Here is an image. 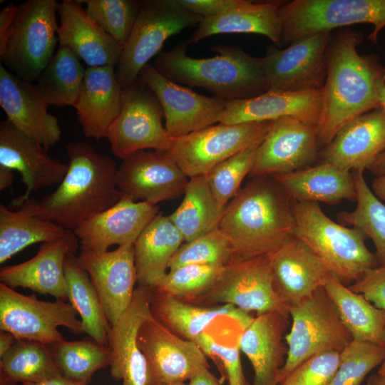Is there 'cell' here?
<instances>
[{
  "instance_id": "11a10c76",
  "label": "cell",
  "mask_w": 385,
  "mask_h": 385,
  "mask_svg": "<svg viewBox=\"0 0 385 385\" xmlns=\"http://www.w3.org/2000/svg\"><path fill=\"white\" fill-rule=\"evenodd\" d=\"M23 385H84L66 378L62 375L51 377L39 382L25 383Z\"/></svg>"
},
{
  "instance_id": "e7e4bbea",
  "label": "cell",
  "mask_w": 385,
  "mask_h": 385,
  "mask_svg": "<svg viewBox=\"0 0 385 385\" xmlns=\"http://www.w3.org/2000/svg\"><path fill=\"white\" fill-rule=\"evenodd\" d=\"M381 108L385 111V96H384L381 101Z\"/></svg>"
},
{
  "instance_id": "680465c9",
  "label": "cell",
  "mask_w": 385,
  "mask_h": 385,
  "mask_svg": "<svg viewBox=\"0 0 385 385\" xmlns=\"http://www.w3.org/2000/svg\"><path fill=\"white\" fill-rule=\"evenodd\" d=\"M368 170L376 177L385 175V150L378 156Z\"/></svg>"
},
{
  "instance_id": "91938a15",
  "label": "cell",
  "mask_w": 385,
  "mask_h": 385,
  "mask_svg": "<svg viewBox=\"0 0 385 385\" xmlns=\"http://www.w3.org/2000/svg\"><path fill=\"white\" fill-rule=\"evenodd\" d=\"M372 190L374 195L385 202V175L374 178L372 183Z\"/></svg>"
},
{
  "instance_id": "6f0895ef",
  "label": "cell",
  "mask_w": 385,
  "mask_h": 385,
  "mask_svg": "<svg viewBox=\"0 0 385 385\" xmlns=\"http://www.w3.org/2000/svg\"><path fill=\"white\" fill-rule=\"evenodd\" d=\"M16 342V338L10 333L1 331L0 334V357L6 354Z\"/></svg>"
},
{
  "instance_id": "3957f363",
  "label": "cell",
  "mask_w": 385,
  "mask_h": 385,
  "mask_svg": "<svg viewBox=\"0 0 385 385\" xmlns=\"http://www.w3.org/2000/svg\"><path fill=\"white\" fill-rule=\"evenodd\" d=\"M292 203L272 177H254L227 205L219 228L228 240L233 260L272 253L292 237Z\"/></svg>"
},
{
  "instance_id": "8d00e7d4",
  "label": "cell",
  "mask_w": 385,
  "mask_h": 385,
  "mask_svg": "<svg viewBox=\"0 0 385 385\" xmlns=\"http://www.w3.org/2000/svg\"><path fill=\"white\" fill-rule=\"evenodd\" d=\"M72 232L52 221L0 204V263L29 245L55 241Z\"/></svg>"
},
{
  "instance_id": "4316f807",
  "label": "cell",
  "mask_w": 385,
  "mask_h": 385,
  "mask_svg": "<svg viewBox=\"0 0 385 385\" xmlns=\"http://www.w3.org/2000/svg\"><path fill=\"white\" fill-rule=\"evenodd\" d=\"M57 13L59 46L71 50L88 67L118 64L123 47L88 16L79 0L62 1Z\"/></svg>"
},
{
  "instance_id": "cb8c5ba5",
  "label": "cell",
  "mask_w": 385,
  "mask_h": 385,
  "mask_svg": "<svg viewBox=\"0 0 385 385\" xmlns=\"http://www.w3.org/2000/svg\"><path fill=\"white\" fill-rule=\"evenodd\" d=\"M79 241L72 232L66 237L42 243L32 258L4 267L0 280L11 288L24 287L57 299H68L65 261L78 250Z\"/></svg>"
},
{
  "instance_id": "52a82bcc",
  "label": "cell",
  "mask_w": 385,
  "mask_h": 385,
  "mask_svg": "<svg viewBox=\"0 0 385 385\" xmlns=\"http://www.w3.org/2000/svg\"><path fill=\"white\" fill-rule=\"evenodd\" d=\"M130 35L123 47L115 70L122 89L132 85L148 61L159 54L165 41L184 29L198 25L202 18L178 0H141Z\"/></svg>"
},
{
  "instance_id": "ab89813d",
  "label": "cell",
  "mask_w": 385,
  "mask_h": 385,
  "mask_svg": "<svg viewBox=\"0 0 385 385\" xmlns=\"http://www.w3.org/2000/svg\"><path fill=\"white\" fill-rule=\"evenodd\" d=\"M1 385L34 383L61 375L48 345L16 340L0 357Z\"/></svg>"
},
{
  "instance_id": "d590c367",
  "label": "cell",
  "mask_w": 385,
  "mask_h": 385,
  "mask_svg": "<svg viewBox=\"0 0 385 385\" xmlns=\"http://www.w3.org/2000/svg\"><path fill=\"white\" fill-rule=\"evenodd\" d=\"M225 207L217 203L202 175L188 179L183 201L168 217L186 242L217 227Z\"/></svg>"
},
{
  "instance_id": "7402d4cb",
  "label": "cell",
  "mask_w": 385,
  "mask_h": 385,
  "mask_svg": "<svg viewBox=\"0 0 385 385\" xmlns=\"http://www.w3.org/2000/svg\"><path fill=\"white\" fill-rule=\"evenodd\" d=\"M150 294V288L138 285L130 306L108 332L111 374L122 385H147V362L137 336L142 324L152 316Z\"/></svg>"
},
{
  "instance_id": "c3c4849f",
  "label": "cell",
  "mask_w": 385,
  "mask_h": 385,
  "mask_svg": "<svg viewBox=\"0 0 385 385\" xmlns=\"http://www.w3.org/2000/svg\"><path fill=\"white\" fill-rule=\"evenodd\" d=\"M341 352L314 355L296 367L279 385H329L340 364Z\"/></svg>"
},
{
  "instance_id": "6da1fadb",
  "label": "cell",
  "mask_w": 385,
  "mask_h": 385,
  "mask_svg": "<svg viewBox=\"0 0 385 385\" xmlns=\"http://www.w3.org/2000/svg\"><path fill=\"white\" fill-rule=\"evenodd\" d=\"M362 38L361 32L351 29L330 38L317 125L320 145L329 144L355 118L381 107L385 67L376 55L358 53L356 47Z\"/></svg>"
},
{
  "instance_id": "ba28073f",
  "label": "cell",
  "mask_w": 385,
  "mask_h": 385,
  "mask_svg": "<svg viewBox=\"0 0 385 385\" xmlns=\"http://www.w3.org/2000/svg\"><path fill=\"white\" fill-rule=\"evenodd\" d=\"M292 327L284 337L288 351L279 384L309 358L324 351L342 352L353 340L324 287L288 308Z\"/></svg>"
},
{
  "instance_id": "ac0fdd59",
  "label": "cell",
  "mask_w": 385,
  "mask_h": 385,
  "mask_svg": "<svg viewBox=\"0 0 385 385\" xmlns=\"http://www.w3.org/2000/svg\"><path fill=\"white\" fill-rule=\"evenodd\" d=\"M319 144L317 125L292 117L272 120L250 175L272 177L306 168L315 160Z\"/></svg>"
},
{
  "instance_id": "d6986e66",
  "label": "cell",
  "mask_w": 385,
  "mask_h": 385,
  "mask_svg": "<svg viewBox=\"0 0 385 385\" xmlns=\"http://www.w3.org/2000/svg\"><path fill=\"white\" fill-rule=\"evenodd\" d=\"M77 260L88 274L106 319L113 327L133 298L137 282L134 245L103 252L81 249Z\"/></svg>"
},
{
  "instance_id": "94428289",
  "label": "cell",
  "mask_w": 385,
  "mask_h": 385,
  "mask_svg": "<svg viewBox=\"0 0 385 385\" xmlns=\"http://www.w3.org/2000/svg\"><path fill=\"white\" fill-rule=\"evenodd\" d=\"M366 385H385V375L377 373L371 375L368 378Z\"/></svg>"
},
{
  "instance_id": "816d5d0a",
  "label": "cell",
  "mask_w": 385,
  "mask_h": 385,
  "mask_svg": "<svg viewBox=\"0 0 385 385\" xmlns=\"http://www.w3.org/2000/svg\"><path fill=\"white\" fill-rule=\"evenodd\" d=\"M190 12L204 18L217 16L237 5L240 0H178Z\"/></svg>"
},
{
  "instance_id": "f35d334b",
  "label": "cell",
  "mask_w": 385,
  "mask_h": 385,
  "mask_svg": "<svg viewBox=\"0 0 385 385\" xmlns=\"http://www.w3.org/2000/svg\"><path fill=\"white\" fill-rule=\"evenodd\" d=\"M85 72L80 59L71 50L58 46L35 85L49 106L75 107Z\"/></svg>"
},
{
  "instance_id": "f6af8a7d",
  "label": "cell",
  "mask_w": 385,
  "mask_h": 385,
  "mask_svg": "<svg viewBox=\"0 0 385 385\" xmlns=\"http://www.w3.org/2000/svg\"><path fill=\"white\" fill-rule=\"evenodd\" d=\"M258 146L245 150L221 162L205 175L217 203L225 207L241 188L244 178L250 175Z\"/></svg>"
},
{
  "instance_id": "74e56055",
  "label": "cell",
  "mask_w": 385,
  "mask_h": 385,
  "mask_svg": "<svg viewBox=\"0 0 385 385\" xmlns=\"http://www.w3.org/2000/svg\"><path fill=\"white\" fill-rule=\"evenodd\" d=\"M65 275L68 299L81 317L83 332L99 344L108 346L111 326L89 276L74 253H70L66 259Z\"/></svg>"
},
{
  "instance_id": "be15d7a7",
  "label": "cell",
  "mask_w": 385,
  "mask_h": 385,
  "mask_svg": "<svg viewBox=\"0 0 385 385\" xmlns=\"http://www.w3.org/2000/svg\"><path fill=\"white\" fill-rule=\"evenodd\" d=\"M167 385H189V384L188 383H186V382H176V383H173V384H170Z\"/></svg>"
},
{
  "instance_id": "2e32d148",
  "label": "cell",
  "mask_w": 385,
  "mask_h": 385,
  "mask_svg": "<svg viewBox=\"0 0 385 385\" xmlns=\"http://www.w3.org/2000/svg\"><path fill=\"white\" fill-rule=\"evenodd\" d=\"M138 78L156 95L163 110L165 128L173 138L220 123L227 101L199 94L175 83L147 64Z\"/></svg>"
},
{
  "instance_id": "9f6ffc18",
  "label": "cell",
  "mask_w": 385,
  "mask_h": 385,
  "mask_svg": "<svg viewBox=\"0 0 385 385\" xmlns=\"http://www.w3.org/2000/svg\"><path fill=\"white\" fill-rule=\"evenodd\" d=\"M14 180L13 170L9 168L0 165V190L2 191L12 186Z\"/></svg>"
},
{
  "instance_id": "9a60e30c",
  "label": "cell",
  "mask_w": 385,
  "mask_h": 385,
  "mask_svg": "<svg viewBox=\"0 0 385 385\" xmlns=\"http://www.w3.org/2000/svg\"><path fill=\"white\" fill-rule=\"evenodd\" d=\"M137 341L147 362V385L185 382L202 367L209 366L195 342L176 335L153 315L140 326Z\"/></svg>"
},
{
  "instance_id": "30bf717a",
  "label": "cell",
  "mask_w": 385,
  "mask_h": 385,
  "mask_svg": "<svg viewBox=\"0 0 385 385\" xmlns=\"http://www.w3.org/2000/svg\"><path fill=\"white\" fill-rule=\"evenodd\" d=\"M271 123L272 120L237 124L219 123L173 138L165 152L188 178L206 175L221 162L260 145Z\"/></svg>"
},
{
  "instance_id": "f5cc1de1",
  "label": "cell",
  "mask_w": 385,
  "mask_h": 385,
  "mask_svg": "<svg viewBox=\"0 0 385 385\" xmlns=\"http://www.w3.org/2000/svg\"><path fill=\"white\" fill-rule=\"evenodd\" d=\"M17 11L18 6L9 2L0 12V56L4 53L12 34Z\"/></svg>"
},
{
  "instance_id": "7dc6e473",
  "label": "cell",
  "mask_w": 385,
  "mask_h": 385,
  "mask_svg": "<svg viewBox=\"0 0 385 385\" xmlns=\"http://www.w3.org/2000/svg\"><path fill=\"white\" fill-rule=\"evenodd\" d=\"M384 347L352 340L341 352L339 368L329 385H361L367 374L380 365Z\"/></svg>"
},
{
  "instance_id": "b9f144b4",
  "label": "cell",
  "mask_w": 385,
  "mask_h": 385,
  "mask_svg": "<svg viewBox=\"0 0 385 385\" xmlns=\"http://www.w3.org/2000/svg\"><path fill=\"white\" fill-rule=\"evenodd\" d=\"M51 346L54 362L61 375L84 385L91 382L96 371L109 365L108 346L99 344L92 339L63 340Z\"/></svg>"
},
{
  "instance_id": "ee69618b",
  "label": "cell",
  "mask_w": 385,
  "mask_h": 385,
  "mask_svg": "<svg viewBox=\"0 0 385 385\" xmlns=\"http://www.w3.org/2000/svg\"><path fill=\"white\" fill-rule=\"evenodd\" d=\"M232 257L230 242L217 227L192 241L183 243L170 260L168 270L192 264L225 267Z\"/></svg>"
},
{
  "instance_id": "5b68a950",
  "label": "cell",
  "mask_w": 385,
  "mask_h": 385,
  "mask_svg": "<svg viewBox=\"0 0 385 385\" xmlns=\"http://www.w3.org/2000/svg\"><path fill=\"white\" fill-rule=\"evenodd\" d=\"M294 219L292 236L319 257L330 274L346 285L379 265L366 246V235L330 219L317 202L292 201Z\"/></svg>"
},
{
  "instance_id": "f1b7e54d",
  "label": "cell",
  "mask_w": 385,
  "mask_h": 385,
  "mask_svg": "<svg viewBox=\"0 0 385 385\" xmlns=\"http://www.w3.org/2000/svg\"><path fill=\"white\" fill-rule=\"evenodd\" d=\"M321 101L322 89L300 92L267 91L252 98L227 101L220 123L237 124L292 117L317 125Z\"/></svg>"
},
{
  "instance_id": "9c48e42d",
  "label": "cell",
  "mask_w": 385,
  "mask_h": 385,
  "mask_svg": "<svg viewBox=\"0 0 385 385\" xmlns=\"http://www.w3.org/2000/svg\"><path fill=\"white\" fill-rule=\"evenodd\" d=\"M58 4L56 0H28L18 5L13 31L0 59L24 81H36L55 54Z\"/></svg>"
},
{
  "instance_id": "83f0119b",
  "label": "cell",
  "mask_w": 385,
  "mask_h": 385,
  "mask_svg": "<svg viewBox=\"0 0 385 385\" xmlns=\"http://www.w3.org/2000/svg\"><path fill=\"white\" fill-rule=\"evenodd\" d=\"M289 315L279 312L257 314L242 329L238 345L252 366V385H279L288 351L282 338Z\"/></svg>"
},
{
  "instance_id": "bcb514c9",
  "label": "cell",
  "mask_w": 385,
  "mask_h": 385,
  "mask_svg": "<svg viewBox=\"0 0 385 385\" xmlns=\"http://www.w3.org/2000/svg\"><path fill=\"white\" fill-rule=\"evenodd\" d=\"M223 268L207 265H183L169 270L154 289L190 301L205 293L215 282Z\"/></svg>"
},
{
  "instance_id": "44dd1931",
  "label": "cell",
  "mask_w": 385,
  "mask_h": 385,
  "mask_svg": "<svg viewBox=\"0 0 385 385\" xmlns=\"http://www.w3.org/2000/svg\"><path fill=\"white\" fill-rule=\"evenodd\" d=\"M267 256L274 289L287 309L324 287L331 274L319 257L294 236Z\"/></svg>"
},
{
  "instance_id": "d6a6232c",
  "label": "cell",
  "mask_w": 385,
  "mask_h": 385,
  "mask_svg": "<svg viewBox=\"0 0 385 385\" xmlns=\"http://www.w3.org/2000/svg\"><path fill=\"white\" fill-rule=\"evenodd\" d=\"M272 177L292 201L335 205L356 200L353 173L330 163Z\"/></svg>"
},
{
  "instance_id": "1f68e13d",
  "label": "cell",
  "mask_w": 385,
  "mask_h": 385,
  "mask_svg": "<svg viewBox=\"0 0 385 385\" xmlns=\"http://www.w3.org/2000/svg\"><path fill=\"white\" fill-rule=\"evenodd\" d=\"M284 3L240 0L237 5L217 16L202 19L187 41L190 45L216 34H255L267 37L279 47V11Z\"/></svg>"
},
{
  "instance_id": "277c9868",
  "label": "cell",
  "mask_w": 385,
  "mask_h": 385,
  "mask_svg": "<svg viewBox=\"0 0 385 385\" xmlns=\"http://www.w3.org/2000/svg\"><path fill=\"white\" fill-rule=\"evenodd\" d=\"M188 43L180 41L160 52L153 66L163 76L181 86L202 88L226 101L246 100L268 91L263 58H257L238 46H215L217 54L197 58L187 53Z\"/></svg>"
},
{
  "instance_id": "e0dca14e",
  "label": "cell",
  "mask_w": 385,
  "mask_h": 385,
  "mask_svg": "<svg viewBox=\"0 0 385 385\" xmlns=\"http://www.w3.org/2000/svg\"><path fill=\"white\" fill-rule=\"evenodd\" d=\"M188 179L165 151L140 150L123 159L116 183L121 196L156 205L184 194Z\"/></svg>"
},
{
  "instance_id": "8fae6325",
  "label": "cell",
  "mask_w": 385,
  "mask_h": 385,
  "mask_svg": "<svg viewBox=\"0 0 385 385\" xmlns=\"http://www.w3.org/2000/svg\"><path fill=\"white\" fill-rule=\"evenodd\" d=\"M163 110L155 93L138 78L123 90L121 107L106 138L120 159L140 150L167 151L173 138L163 125Z\"/></svg>"
},
{
  "instance_id": "f546056e",
  "label": "cell",
  "mask_w": 385,
  "mask_h": 385,
  "mask_svg": "<svg viewBox=\"0 0 385 385\" xmlns=\"http://www.w3.org/2000/svg\"><path fill=\"white\" fill-rule=\"evenodd\" d=\"M123 89L114 66L88 67L75 108L84 135L96 140L106 138L119 114Z\"/></svg>"
},
{
  "instance_id": "681fc988",
  "label": "cell",
  "mask_w": 385,
  "mask_h": 385,
  "mask_svg": "<svg viewBox=\"0 0 385 385\" xmlns=\"http://www.w3.org/2000/svg\"><path fill=\"white\" fill-rule=\"evenodd\" d=\"M194 342L206 356L220 359L229 385H249L242 371L238 343L233 346L218 343L206 332Z\"/></svg>"
},
{
  "instance_id": "6125c7cd",
  "label": "cell",
  "mask_w": 385,
  "mask_h": 385,
  "mask_svg": "<svg viewBox=\"0 0 385 385\" xmlns=\"http://www.w3.org/2000/svg\"><path fill=\"white\" fill-rule=\"evenodd\" d=\"M384 351H385V331H384ZM377 374L381 375H385V353H384V358L383 359V361L380 364V366L378 369Z\"/></svg>"
},
{
  "instance_id": "8992f818",
  "label": "cell",
  "mask_w": 385,
  "mask_h": 385,
  "mask_svg": "<svg viewBox=\"0 0 385 385\" xmlns=\"http://www.w3.org/2000/svg\"><path fill=\"white\" fill-rule=\"evenodd\" d=\"M280 46L318 33L356 24H370L368 39L377 42L385 27V0H294L280 7Z\"/></svg>"
},
{
  "instance_id": "7a4b0ae2",
  "label": "cell",
  "mask_w": 385,
  "mask_h": 385,
  "mask_svg": "<svg viewBox=\"0 0 385 385\" xmlns=\"http://www.w3.org/2000/svg\"><path fill=\"white\" fill-rule=\"evenodd\" d=\"M65 150L68 168L58 187L40 200L20 195L12 200L9 207L74 231L119 201L121 195L116 183L118 167L114 160L98 153L86 142L69 143Z\"/></svg>"
},
{
  "instance_id": "4fadbf2b",
  "label": "cell",
  "mask_w": 385,
  "mask_h": 385,
  "mask_svg": "<svg viewBox=\"0 0 385 385\" xmlns=\"http://www.w3.org/2000/svg\"><path fill=\"white\" fill-rule=\"evenodd\" d=\"M187 302L202 306L231 304L257 314L270 312L289 314L274 289L267 255L232 260L205 293Z\"/></svg>"
},
{
  "instance_id": "836d02e7",
  "label": "cell",
  "mask_w": 385,
  "mask_h": 385,
  "mask_svg": "<svg viewBox=\"0 0 385 385\" xmlns=\"http://www.w3.org/2000/svg\"><path fill=\"white\" fill-rule=\"evenodd\" d=\"M184 238L169 220L158 212L134 243L138 285L154 289L167 274L173 256Z\"/></svg>"
},
{
  "instance_id": "03108f58",
  "label": "cell",
  "mask_w": 385,
  "mask_h": 385,
  "mask_svg": "<svg viewBox=\"0 0 385 385\" xmlns=\"http://www.w3.org/2000/svg\"><path fill=\"white\" fill-rule=\"evenodd\" d=\"M384 96H385V93H384ZM383 98H384V97H383Z\"/></svg>"
},
{
  "instance_id": "603a6c76",
  "label": "cell",
  "mask_w": 385,
  "mask_h": 385,
  "mask_svg": "<svg viewBox=\"0 0 385 385\" xmlns=\"http://www.w3.org/2000/svg\"><path fill=\"white\" fill-rule=\"evenodd\" d=\"M158 212L156 205L121 196L111 207L85 221L73 232L81 249L107 251L114 245H134Z\"/></svg>"
},
{
  "instance_id": "db71d44e",
  "label": "cell",
  "mask_w": 385,
  "mask_h": 385,
  "mask_svg": "<svg viewBox=\"0 0 385 385\" xmlns=\"http://www.w3.org/2000/svg\"><path fill=\"white\" fill-rule=\"evenodd\" d=\"M209 366L199 369L189 380V385H221L219 380L210 371Z\"/></svg>"
},
{
  "instance_id": "e575fe53",
  "label": "cell",
  "mask_w": 385,
  "mask_h": 385,
  "mask_svg": "<svg viewBox=\"0 0 385 385\" xmlns=\"http://www.w3.org/2000/svg\"><path fill=\"white\" fill-rule=\"evenodd\" d=\"M324 289L353 340L384 346L385 310L330 274Z\"/></svg>"
},
{
  "instance_id": "7bdbcfd3",
  "label": "cell",
  "mask_w": 385,
  "mask_h": 385,
  "mask_svg": "<svg viewBox=\"0 0 385 385\" xmlns=\"http://www.w3.org/2000/svg\"><path fill=\"white\" fill-rule=\"evenodd\" d=\"M88 16L120 46L126 43L135 22L138 0H79Z\"/></svg>"
},
{
  "instance_id": "4dcf8cb0",
  "label": "cell",
  "mask_w": 385,
  "mask_h": 385,
  "mask_svg": "<svg viewBox=\"0 0 385 385\" xmlns=\"http://www.w3.org/2000/svg\"><path fill=\"white\" fill-rule=\"evenodd\" d=\"M153 317L170 331L187 340L195 341L215 320L230 317L245 329L254 317L231 304L202 306L151 289Z\"/></svg>"
},
{
  "instance_id": "5bb4252c",
  "label": "cell",
  "mask_w": 385,
  "mask_h": 385,
  "mask_svg": "<svg viewBox=\"0 0 385 385\" xmlns=\"http://www.w3.org/2000/svg\"><path fill=\"white\" fill-rule=\"evenodd\" d=\"M331 32L300 38L282 48L269 46L263 57L268 91L300 92L320 90L327 75V49Z\"/></svg>"
},
{
  "instance_id": "484cf974",
  "label": "cell",
  "mask_w": 385,
  "mask_h": 385,
  "mask_svg": "<svg viewBox=\"0 0 385 385\" xmlns=\"http://www.w3.org/2000/svg\"><path fill=\"white\" fill-rule=\"evenodd\" d=\"M385 150V111L380 107L342 127L322 153L324 162L347 171H364Z\"/></svg>"
},
{
  "instance_id": "d4e9b609",
  "label": "cell",
  "mask_w": 385,
  "mask_h": 385,
  "mask_svg": "<svg viewBox=\"0 0 385 385\" xmlns=\"http://www.w3.org/2000/svg\"><path fill=\"white\" fill-rule=\"evenodd\" d=\"M0 165L18 171L26 190L24 197L60 184L68 164L51 158L48 150L7 119L0 122Z\"/></svg>"
},
{
  "instance_id": "60d3db41",
  "label": "cell",
  "mask_w": 385,
  "mask_h": 385,
  "mask_svg": "<svg viewBox=\"0 0 385 385\" xmlns=\"http://www.w3.org/2000/svg\"><path fill=\"white\" fill-rule=\"evenodd\" d=\"M356 206L351 212L338 214L339 221L362 231L375 247L379 265L385 264V205L368 186L363 171H354Z\"/></svg>"
},
{
  "instance_id": "ffe728a7",
  "label": "cell",
  "mask_w": 385,
  "mask_h": 385,
  "mask_svg": "<svg viewBox=\"0 0 385 385\" xmlns=\"http://www.w3.org/2000/svg\"><path fill=\"white\" fill-rule=\"evenodd\" d=\"M0 106L7 120L48 150L58 143L62 131L49 105L36 85L24 81L0 65Z\"/></svg>"
},
{
  "instance_id": "7c38bea8",
  "label": "cell",
  "mask_w": 385,
  "mask_h": 385,
  "mask_svg": "<svg viewBox=\"0 0 385 385\" xmlns=\"http://www.w3.org/2000/svg\"><path fill=\"white\" fill-rule=\"evenodd\" d=\"M78 314L65 300L45 302L20 294L0 283V329L16 340L38 342L48 346L63 341L58 328L83 332Z\"/></svg>"
},
{
  "instance_id": "f907efd6",
  "label": "cell",
  "mask_w": 385,
  "mask_h": 385,
  "mask_svg": "<svg viewBox=\"0 0 385 385\" xmlns=\"http://www.w3.org/2000/svg\"><path fill=\"white\" fill-rule=\"evenodd\" d=\"M349 287L385 310V264L369 270Z\"/></svg>"
}]
</instances>
